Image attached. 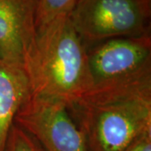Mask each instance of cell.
<instances>
[{
  "label": "cell",
  "instance_id": "277c9868",
  "mask_svg": "<svg viewBox=\"0 0 151 151\" xmlns=\"http://www.w3.org/2000/svg\"><path fill=\"white\" fill-rule=\"evenodd\" d=\"M64 103L29 93L14 124L33 136L45 151H87L83 132Z\"/></svg>",
  "mask_w": 151,
  "mask_h": 151
},
{
  "label": "cell",
  "instance_id": "6da1fadb",
  "mask_svg": "<svg viewBox=\"0 0 151 151\" xmlns=\"http://www.w3.org/2000/svg\"><path fill=\"white\" fill-rule=\"evenodd\" d=\"M87 151H124L151 132V69L94 84L70 108Z\"/></svg>",
  "mask_w": 151,
  "mask_h": 151
},
{
  "label": "cell",
  "instance_id": "5b68a950",
  "mask_svg": "<svg viewBox=\"0 0 151 151\" xmlns=\"http://www.w3.org/2000/svg\"><path fill=\"white\" fill-rule=\"evenodd\" d=\"M94 84L115 81L151 69V36L115 38L87 48Z\"/></svg>",
  "mask_w": 151,
  "mask_h": 151
},
{
  "label": "cell",
  "instance_id": "30bf717a",
  "mask_svg": "<svg viewBox=\"0 0 151 151\" xmlns=\"http://www.w3.org/2000/svg\"><path fill=\"white\" fill-rule=\"evenodd\" d=\"M124 151H151V132L138 138Z\"/></svg>",
  "mask_w": 151,
  "mask_h": 151
},
{
  "label": "cell",
  "instance_id": "7a4b0ae2",
  "mask_svg": "<svg viewBox=\"0 0 151 151\" xmlns=\"http://www.w3.org/2000/svg\"><path fill=\"white\" fill-rule=\"evenodd\" d=\"M24 71L31 94L58 100L69 108L93 86L87 49L69 14L38 28Z\"/></svg>",
  "mask_w": 151,
  "mask_h": 151
},
{
  "label": "cell",
  "instance_id": "3957f363",
  "mask_svg": "<svg viewBox=\"0 0 151 151\" xmlns=\"http://www.w3.org/2000/svg\"><path fill=\"white\" fill-rule=\"evenodd\" d=\"M151 0H78L69 14L86 49L115 38L150 35Z\"/></svg>",
  "mask_w": 151,
  "mask_h": 151
},
{
  "label": "cell",
  "instance_id": "52a82bcc",
  "mask_svg": "<svg viewBox=\"0 0 151 151\" xmlns=\"http://www.w3.org/2000/svg\"><path fill=\"white\" fill-rule=\"evenodd\" d=\"M29 93L25 71L0 60V151H5L15 116Z\"/></svg>",
  "mask_w": 151,
  "mask_h": 151
},
{
  "label": "cell",
  "instance_id": "ba28073f",
  "mask_svg": "<svg viewBox=\"0 0 151 151\" xmlns=\"http://www.w3.org/2000/svg\"><path fill=\"white\" fill-rule=\"evenodd\" d=\"M78 0H37L36 27L40 28L57 16L70 14Z\"/></svg>",
  "mask_w": 151,
  "mask_h": 151
},
{
  "label": "cell",
  "instance_id": "8992f818",
  "mask_svg": "<svg viewBox=\"0 0 151 151\" xmlns=\"http://www.w3.org/2000/svg\"><path fill=\"white\" fill-rule=\"evenodd\" d=\"M37 0H0V60L22 68L35 46Z\"/></svg>",
  "mask_w": 151,
  "mask_h": 151
},
{
  "label": "cell",
  "instance_id": "9c48e42d",
  "mask_svg": "<svg viewBox=\"0 0 151 151\" xmlns=\"http://www.w3.org/2000/svg\"><path fill=\"white\" fill-rule=\"evenodd\" d=\"M5 151L45 150L33 136L14 124L9 135Z\"/></svg>",
  "mask_w": 151,
  "mask_h": 151
}]
</instances>
